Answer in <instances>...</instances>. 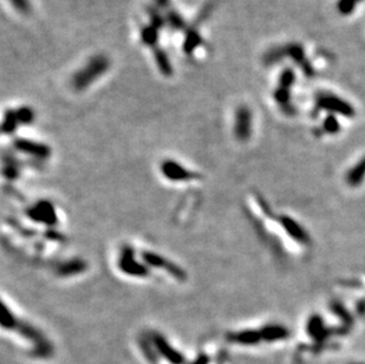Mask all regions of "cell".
<instances>
[{
    "label": "cell",
    "instance_id": "obj_1",
    "mask_svg": "<svg viewBox=\"0 0 365 364\" xmlns=\"http://www.w3.org/2000/svg\"><path fill=\"white\" fill-rule=\"evenodd\" d=\"M1 327L8 331H15L25 340L30 341L32 343V349L30 351L31 356L41 360L49 359L53 355L52 343L44 336L39 329L18 318L5 302H2Z\"/></svg>",
    "mask_w": 365,
    "mask_h": 364
},
{
    "label": "cell",
    "instance_id": "obj_2",
    "mask_svg": "<svg viewBox=\"0 0 365 364\" xmlns=\"http://www.w3.org/2000/svg\"><path fill=\"white\" fill-rule=\"evenodd\" d=\"M110 59L105 55H95L72 76L71 84L76 91H84L110 69Z\"/></svg>",
    "mask_w": 365,
    "mask_h": 364
},
{
    "label": "cell",
    "instance_id": "obj_3",
    "mask_svg": "<svg viewBox=\"0 0 365 364\" xmlns=\"http://www.w3.org/2000/svg\"><path fill=\"white\" fill-rule=\"evenodd\" d=\"M117 269L126 277L135 279H146L152 274V270L142 260L140 253H137L134 246L124 244L121 246L117 255Z\"/></svg>",
    "mask_w": 365,
    "mask_h": 364
},
{
    "label": "cell",
    "instance_id": "obj_4",
    "mask_svg": "<svg viewBox=\"0 0 365 364\" xmlns=\"http://www.w3.org/2000/svg\"><path fill=\"white\" fill-rule=\"evenodd\" d=\"M141 258L148 265L150 270H158L172 276L176 282L183 283L188 279V274L181 265L175 263L174 260L169 259L165 254L160 253L154 250H142L140 252Z\"/></svg>",
    "mask_w": 365,
    "mask_h": 364
},
{
    "label": "cell",
    "instance_id": "obj_5",
    "mask_svg": "<svg viewBox=\"0 0 365 364\" xmlns=\"http://www.w3.org/2000/svg\"><path fill=\"white\" fill-rule=\"evenodd\" d=\"M159 169L161 177L172 183H189L202 179L201 173L172 158L162 160Z\"/></svg>",
    "mask_w": 365,
    "mask_h": 364
},
{
    "label": "cell",
    "instance_id": "obj_6",
    "mask_svg": "<svg viewBox=\"0 0 365 364\" xmlns=\"http://www.w3.org/2000/svg\"><path fill=\"white\" fill-rule=\"evenodd\" d=\"M26 215L31 221L45 227H56L59 223L58 213L52 201L47 199L38 200L26 209Z\"/></svg>",
    "mask_w": 365,
    "mask_h": 364
},
{
    "label": "cell",
    "instance_id": "obj_7",
    "mask_svg": "<svg viewBox=\"0 0 365 364\" xmlns=\"http://www.w3.org/2000/svg\"><path fill=\"white\" fill-rule=\"evenodd\" d=\"M12 146L18 153L36 160V161H47L52 156L51 147L44 142L36 141V140L17 137L12 142Z\"/></svg>",
    "mask_w": 365,
    "mask_h": 364
},
{
    "label": "cell",
    "instance_id": "obj_8",
    "mask_svg": "<svg viewBox=\"0 0 365 364\" xmlns=\"http://www.w3.org/2000/svg\"><path fill=\"white\" fill-rule=\"evenodd\" d=\"M149 336L159 357L167 361L169 364H185V357L183 354L176 349L175 347H173L165 335L158 333V331H152V333H149Z\"/></svg>",
    "mask_w": 365,
    "mask_h": 364
},
{
    "label": "cell",
    "instance_id": "obj_9",
    "mask_svg": "<svg viewBox=\"0 0 365 364\" xmlns=\"http://www.w3.org/2000/svg\"><path fill=\"white\" fill-rule=\"evenodd\" d=\"M253 116L252 111L246 105H240L234 114L233 122V134L240 142H246L252 136Z\"/></svg>",
    "mask_w": 365,
    "mask_h": 364
},
{
    "label": "cell",
    "instance_id": "obj_10",
    "mask_svg": "<svg viewBox=\"0 0 365 364\" xmlns=\"http://www.w3.org/2000/svg\"><path fill=\"white\" fill-rule=\"evenodd\" d=\"M229 342L240 344V346H254L262 338L261 331L253 330V329H243V330L234 331L227 335Z\"/></svg>",
    "mask_w": 365,
    "mask_h": 364
},
{
    "label": "cell",
    "instance_id": "obj_11",
    "mask_svg": "<svg viewBox=\"0 0 365 364\" xmlns=\"http://www.w3.org/2000/svg\"><path fill=\"white\" fill-rule=\"evenodd\" d=\"M86 261L79 258H72L70 260H65L59 264L57 267V273L60 277H71L81 274L86 270Z\"/></svg>",
    "mask_w": 365,
    "mask_h": 364
},
{
    "label": "cell",
    "instance_id": "obj_12",
    "mask_svg": "<svg viewBox=\"0 0 365 364\" xmlns=\"http://www.w3.org/2000/svg\"><path fill=\"white\" fill-rule=\"evenodd\" d=\"M153 55L159 71L161 72L163 76H166V77H171V76H173V73H174V68H173V64L171 62V59H169L168 55L166 53V51L158 45L153 47Z\"/></svg>",
    "mask_w": 365,
    "mask_h": 364
},
{
    "label": "cell",
    "instance_id": "obj_13",
    "mask_svg": "<svg viewBox=\"0 0 365 364\" xmlns=\"http://www.w3.org/2000/svg\"><path fill=\"white\" fill-rule=\"evenodd\" d=\"M319 104L320 107H324L325 109H332L345 115L352 114V109L350 105L345 103V102H343L342 100H338V97H335V96L332 95L322 96V97L319 98Z\"/></svg>",
    "mask_w": 365,
    "mask_h": 364
},
{
    "label": "cell",
    "instance_id": "obj_14",
    "mask_svg": "<svg viewBox=\"0 0 365 364\" xmlns=\"http://www.w3.org/2000/svg\"><path fill=\"white\" fill-rule=\"evenodd\" d=\"M201 43H202V38H201L200 32H198L196 26H193L187 32V34H185L183 52L185 55L191 56L194 53V51L196 50V47L201 45Z\"/></svg>",
    "mask_w": 365,
    "mask_h": 364
},
{
    "label": "cell",
    "instance_id": "obj_15",
    "mask_svg": "<svg viewBox=\"0 0 365 364\" xmlns=\"http://www.w3.org/2000/svg\"><path fill=\"white\" fill-rule=\"evenodd\" d=\"M20 127L17 115H15L14 109H7L4 113L1 123V132L4 135H12L17 132L18 128Z\"/></svg>",
    "mask_w": 365,
    "mask_h": 364
},
{
    "label": "cell",
    "instance_id": "obj_16",
    "mask_svg": "<svg viewBox=\"0 0 365 364\" xmlns=\"http://www.w3.org/2000/svg\"><path fill=\"white\" fill-rule=\"evenodd\" d=\"M140 37H141V41H142L146 46H149L153 49V47L158 46V41L160 38V30L159 28H156L155 26H153V25L148 24L141 28Z\"/></svg>",
    "mask_w": 365,
    "mask_h": 364
},
{
    "label": "cell",
    "instance_id": "obj_17",
    "mask_svg": "<svg viewBox=\"0 0 365 364\" xmlns=\"http://www.w3.org/2000/svg\"><path fill=\"white\" fill-rule=\"evenodd\" d=\"M166 21H167L168 26H171L173 30L179 31V30H184L185 26H187V23H185L184 18L176 11L175 8H173L172 6L169 8L166 9Z\"/></svg>",
    "mask_w": 365,
    "mask_h": 364
},
{
    "label": "cell",
    "instance_id": "obj_18",
    "mask_svg": "<svg viewBox=\"0 0 365 364\" xmlns=\"http://www.w3.org/2000/svg\"><path fill=\"white\" fill-rule=\"evenodd\" d=\"M147 14H148L149 18V24L159 28V30H161L167 25L165 14L161 13V9L156 7V6H149L147 8Z\"/></svg>",
    "mask_w": 365,
    "mask_h": 364
},
{
    "label": "cell",
    "instance_id": "obj_19",
    "mask_svg": "<svg viewBox=\"0 0 365 364\" xmlns=\"http://www.w3.org/2000/svg\"><path fill=\"white\" fill-rule=\"evenodd\" d=\"M140 347H141V349H142L143 354H145V356L147 357V360L152 363H156L159 356H158V354H156V350H155V348H154L152 340H150L149 334L145 335V336L140 338Z\"/></svg>",
    "mask_w": 365,
    "mask_h": 364
},
{
    "label": "cell",
    "instance_id": "obj_20",
    "mask_svg": "<svg viewBox=\"0 0 365 364\" xmlns=\"http://www.w3.org/2000/svg\"><path fill=\"white\" fill-rule=\"evenodd\" d=\"M14 110L20 126H28V124L33 123L34 120H36V113H34V110L31 107L21 105V107H18Z\"/></svg>",
    "mask_w": 365,
    "mask_h": 364
},
{
    "label": "cell",
    "instance_id": "obj_21",
    "mask_svg": "<svg viewBox=\"0 0 365 364\" xmlns=\"http://www.w3.org/2000/svg\"><path fill=\"white\" fill-rule=\"evenodd\" d=\"M9 4L13 6L14 9L23 14H27L31 12V2L30 0H8Z\"/></svg>",
    "mask_w": 365,
    "mask_h": 364
},
{
    "label": "cell",
    "instance_id": "obj_22",
    "mask_svg": "<svg viewBox=\"0 0 365 364\" xmlns=\"http://www.w3.org/2000/svg\"><path fill=\"white\" fill-rule=\"evenodd\" d=\"M357 0H339L338 9L342 14H349L356 6Z\"/></svg>",
    "mask_w": 365,
    "mask_h": 364
},
{
    "label": "cell",
    "instance_id": "obj_23",
    "mask_svg": "<svg viewBox=\"0 0 365 364\" xmlns=\"http://www.w3.org/2000/svg\"><path fill=\"white\" fill-rule=\"evenodd\" d=\"M156 7L162 9V11H166V9L171 7V0H155Z\"/></svg>",
    "mask_w": 365,
    "mask_h": 364
},
{
    "label": "cell",
    "instance_id": "obj_24",
    "mask_svg": "<svg viewBox=\"0 0 365 364\" xmlns=\"http://www.w3.org/2000/svg\"><path fill=\"white\" fill-rule=\"evenodd\" d=\"M208 362H209V359L206 355H201L198 356L196 360L193 361L190 364H208Z\"/></svg>",
    "mask_w": 365,
    "mask_h": 364
}]
</instances>
